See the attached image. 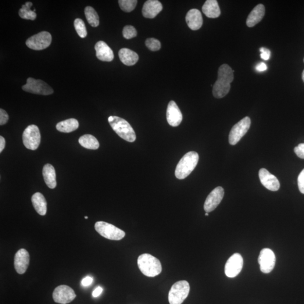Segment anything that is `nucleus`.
Here are the masks:
<instances>
[{"label":"nucleus","instance_id":"obj_24","mask_svg":"<svg viewBox=\"0 0 304 304\" xmlns=\"http://www.w3.org/2000/svg\"><path fill=\"white\" fill-rule=\"evenodd\" d=\"M119 58L125 65L132 66L138 62L139 56L135 52L127 48L121 49L119 53Z\"/></svg>","mask_w":304,"mask_h":304},{"label":"nucleus","instance_id":"obj_3","mask_svg":"<svg viewBox=\"0 0 304 304\" xmlns=\"http://www.w3.org/2000/svg\"><path fill=\"white\" fill-rule=\"evenodd\" d=\"M199 160L198 154L192 151L182 157L175 170V177L179 179H184L195 170Z\"/></svg>","mask_w":304,"mask_h":304},{"label":"nucleus","instance_id":"obj_45","mask_svg":"<svg viewBox=\"0 0 304 304\" xmlns=\"http://www.w3.org/2000/svg\"></svg>","mask_w":304,"mask_h":304},{"label":"nucleus","instance_id":"obj_10","mask_svg":"<svg viewBox=\"0 0 304 304\" xmlns=\"http://www.w3.org/2000/svg\"><path fill=\"white\" fill-rule=\"evenodd\" d=\"M52 41L51 34L48 32L42 31L28 38L26 41V45L35 51H41L48 48Z\"/></svg>","mask_w":304,"mask_h":304},{"label":"nucleus","instance_id":"obj_2","mask_svg":"<svg viewBox=\"0 0 304 304\" xmlns=\"http://www.w3.org/2000/svg\"><path fill=\"white\" fill-rule=\"evenodd\" d=\"M138 265L141 272L149 277H156L162 271L160 261L148 253L142 254L139 256Z\"/></svg>","mask_w":304,"mask_h":304},{"label":"nucleus","instance_id":"obj_6","mask_svg":"<svg viewBox=\"0 0 304 304\" xmlns=\"http://www.w3.org/2000/svg\"><path fill=\"white\" fill-rule=\"evenodd\" d=\"M96 232L107 239L110 240L120 241L125 236V232L114 225L105 221H98L95 224Z\"/></svg>","mask_w":304,"mask_h":304},{"label":"nucleus","instance_id":"obj_16","mask_svg":"<svg viewBox=\"0 0 304 304\" xmlns=\"http://www.w3.org/2000/svg\"><path fill=\"white\" fill-rule=\"evenodd\" d=\"M259 175L261 182L268 190L275 192L280 189V181L276 177L270 174L267 169H260Z\"/></svg>","mask_w":304,"mask_h":304},{"label":"nucleus","instance_id":"obj_20","mask_svg":"<svg viewBox=\"0 0 304 304\" xmlns=\"http://www.w3.org/2000/svg\"><path fill=\"white\" fill-rule=\"evenodd\" d=\"M96 56L103 62H111L114 59L112 50L105 42L99 41L95 45Z\"/></svg>","mask_w":304,"mask_h":304},{"label":"nucleus","instance_id":"obj_4","mask_svg":"<svg viewBox=\"0 0 304 304\" xmlns=\"http://www.w3.org/2000/svg\"><path fill=\"white\" fill-rule=\"evenodd\" d=\"M108 122L113 130L120 138L130 143L135 141L137 138L135 132L127 121L119 117L110 116Z\"/></svg>","mask_w":304,"mask_h":304},{"label":"nucleus","instance_id":"obj_35","mask_svg":"<svg viewBox=\"0 0 304 304\" xmlns=\"http://www.w3.org/2000/svg\"><path fill=\"white\" fill-rule=\"evenodd\" d=\"M294 151L299 158L304 159V143H302L298 146H296Z\"/></svg>","mask_w":304,"mask_h":304},{"label":"nucleus","instance_id":"obj_40","mask_svg":"<svg viewBox=\"0 0 304 304\" xmlns=\"http://www.w3.org/2000/svg\"><path fill=\"white\" fill-rule=\"evenodd\" d=\"M103 292V288L101 287H98L94 289V291L92 292V296L94 298H97L100 295L102 294Z\"/></svg>","mask_w":304,"mask_h":304},{"label":"nucleus","instance_id":"obj_30","mask_svg":"<svg viewBox=\"0 0 304 304\" xmlns=\"http://www.w3.org/2000/svg\"><path fill=\"white\" fill-rule=\"evenodd\" d=\"M137 0H120L119 1L120 8L126 13H130L134 10L137 6Z\"/></svg>","mask_w":304,"mask_h":304},{"label":"nucleus","instance_id":"obj_1","mask_svg":"<svg viewBox=\"0 0 304 304\" xmlns=\"http://www.w3.org/2000/svg\"><path fill=\"white\" fill-rule=\"evenodd\" d=\"M234 71L228 64L221 65L218 70L217 80L214 84L213 93L215 98L225 97L231 90V83L234 80Z\"/></svg>","mask_w":304,"mask_h":304},{"label":"nucleus","instance_id":"obj_15","mask_svg":"<svg viewBox=\"0 0 304 304\" xmlns=\"http://www.w3.org/2000/svg\"><path fill=\"white\" fill-rule=\"evenodd\" d=\"M29 253L26 250L21 249L18 251L14 257V267L17 272L23 274L27 271L30 264Z\"/></svg>","mask_w":304,"mask_h":304},{"label":"nucleus","instance_id":"obj_32","mask_svg":"<svg viewBox=\"0 0 304 304\" xmlns=\"http://www.w3.org/2000/svg\"><path fill=\"white\" fill-rule=\"evenodd\" d=\"M145 45L150 51L152 52L158 51L161 49V45L160 41L154 38L146 39Z\"/></svg>","mask_w":304,"mask_h":304},{"label":"nucleus","instance_id":"obj_41","mask_svg":"<svg viewBox=\"0 0 304 304\" xmlns=\"http://www.w3.org/2000/svg\"><path fill=\"white\" fill-rule=\"evenodd\" d=\"M6 142L4 138H3L2 136L0 137V152H2L3 149L5 148Z\"/></svg>","mask_w":304,"mask_h":304},{"label":"nucleus","instance_id":"obj_18","mask_svg":"<svg viewBox=\"0 0 304 304\" xmlns=\"http://www.w3.org/2000/svg\"><path fill=\"white\" fill-rule=\"evenodd\" d=\"M162 9V3L158 0H148L143 7V16L146 18L153 19L161 12Z\"/></svg>","mask_w":304,"mask_h":304},{"label":"nucleus","instance_id":"obj_38","mask_svg":"<svg viewBox=\"0 0 304 304\" xmlns=\"http://www.w3.org/2000/svg\"><path fill=\"white\" fill-rule=\"evenodd\" d=\"M92 281H93V279L91 277H87L83 279V280H82L81 282V284L82 286H85V287H87V286L90 285L92 284Z\"/></svg>","mask_w":304,"mask_h":304},{"label":"nucleus","instance_id":"obj_5","mask_svg":"<svg viewBox=\"0 0 304 304\" xmlns=\"http://www.w3.org/2000/svg\"><path fill=\"white\" fill-rule=\"evenodd\" d=\"M190 286L187 281H180L174 284L169 293L170 304H181L187 299Z\"/></svg>","mask_w":304,"mask_h":304},{"label":"nucleus","instance_id":"obj_42","mask_svg":"<svg viewBox=\"0 0 304 304\" xmlns=\"http://www.w3.org/2000/svg\"><path fill=\"white\" fill-rule=\"evenodd\" d=\"M302 78H303V80L304 82V70L303 72V74H302Z\"/></svg>","mask_w":304,"mask_h":304},{"label":"nucleus","instance_id":"obj_7","mask_svg":"<svg viewBox=\"0 0 304 304\" xmlns=\"http://www.w3.org/2000/svg\"><path fill=\"white\" fill-rule=\"evenodd\" d=\"M22 138L25 147L35 151L38 148L40 144V130L36 125H30L24 131Z\"/></svg>","mask_w":304,"mask_h":304},{"label":"nucleus","instance_id":"obj_37","mask_svg":"<svg viewBox=\"0 0 304 304\" xmlns=\"http://www.w3.org/2000/svg\"><path fill=\"white\" fill-rule=\"evenodd\" d=\"M261 52V58L264 60H268L270 59V51L269 49L265 48H261L260 49Z\"/></svg>","mask_w":304,"mask_h":304},{"label":"nucleus","instance_id":"obj_31","mask_svg":"<svg viewBox=\"0 0 304 304\" xmlns=\"http://www.w3.org/2000/svg\"><path fill=\"white\" fill-rule=\"evenodd\" d=\"M74 26L78 35L81 38H84L87 37L88 32L83 20L79 18L75 19Z\"/></svg>","mask_w":304,"mask_h":304},{"label":"nucleus","instance_id":"obj_33","mask_svg":"<svg viewBox=\"0 0 304 304\" xmlns=\"http://www.w3.org/2000/svg\"><path fill=\"white\" fill-rule=\"evenodd\" d=\"M123 34L124 38L128 40L137 36V31L133 26H126L124 28Z\"/></svg>","mask_w":304,"mask_h":304},{"label":"nucleus","instance_id":"obj_34","mask_svg":"<svg viewBox=\"0 0 304 304\" xmlns=\"http://www.w3.org/2000/svg\"><path fill=\"white\" fill-rule=\"evenodd\" d=\"M9 120L8 114L4 109H0V125H3L8 123Z\"/></svg>","mask_w":304,"mask_h":304},{"label":"nucleus","instance_id":"obj_36","mask_svg":"<svg viewBox=\"0 0 304 304\" xmlns=\"http://www.w3.org/2000/svg\"><path fill=\"white\" fill-rule=\"evenodd\" d=\"M298 181L299 190L304 194V169L299 174Z\"/></svg>","mask_w":304,"mask_h":304},{"label":"nucleus","instance_id":"obj_11","mask_svg":"<svg viewBox=\"0 0 304 304\" xmlns=\"http://www.w3.org/2000/svg\"><path fill=\"white\" fill-rule=\"evenodd\" d=\"M275 256L272 250L264 249L260 252L258 263L260 270L263 273H269L274 269L275 265Z\"/></svg>","mask_w":304,"mask_h":304},{"label":"nucleus","instance_id":"obj_13","mask_svg":"<svg viewBox=\"0 0 304 304\" xmlns=\"http://www.w3.org/2000/svg\"><path fill=\"white\" fill-rule=\"evenodd\" d=\"M76 297V295L73 289L66 285H61L57 287L53 294L54 302L61 304L70 303Z\"/></svg>","mask_w":304,"mask_h":304},{"label":"nucleus","instance_id":"obj_27","mask_svg":"<svg viewBox=\"0 0 304 304\" xmlns=\"http://www.w3.org/2000/svg\"><path fill=\"white\" fill-rule=\"evenodd\" d=\"M80 144L84 148L96 150L99 147V143L94 136L90 134H86L82 136L78 140Z\"/></svg>","mask_w":304,"mask_h":304},{"label":"nucleus","instance_id":"obj_44","mask_svg":"<svg viewBox=\"0 0 304 304\" xmlns=\"http://www.w3.org/2000/svg\"><path fill=\"white\" fill-rule=\"evenodd\" d=\"M85 219H88V216H85Z\"/></svg>","mask_w":304,"mask_h":304},{"label":"nucleus","instance_id":"obj_23","mask_svg":"<svg viewBox=\"0 0 304 304\" xmlns=\"http://www.w3.org/2000/svg\"><path fill=\"white\" fill-rule=\"evenodd\" d=\"M31 201L36 212L41 216L45 215L47 212V202L41 193L37 192L32 196Z\"/></svg>","mask_w":304,"mask_h":304},{"label":"nucleus","instance_id":"obj_28","mask_svg":"<svg viewBox=\"0 0 304 304\" xmlns=\"http://www.w3.org/2000/svg\"><path fill=\"white\" fill-rule=\"evenodd\" d=\"M33 3L31 2H27L21 6V8L19 11V15L21 18L34 20L36 18L37 14L31 10Z\"/></svg>","mask_w":304,"mask_h":304},{"label":"nucleus","instance_id":"obj_22","mask_svg":"<svg viewBox=\"0 0 304 304\" xmlns=\"http://www.w3.org/2000/svg\"><path fill=\"white\" fill-rule=\"evenodd\" d=\"M202 9L205 15L210 18H216L220 16L221 11L216 0H207Z\"/></svg>","mask_w":304,"mask_h":304},{"label":"nucleus","instance_id":"obj_29","mask_svg":"<svg viewBox=\"0 0 304 304\" xmlns=\"http://www.w3.org/2000/svg\"><path fill=\"white\" fill-rule=\"evenodd\" d=\"M85 17L89 24L93 27H98L99 25V17L97 12L91 6L86 7L85 9Z\"/></svg>","mask_w":304,"mask_h":304},{"label":"nucleus","instance_id":"obj_25","mask_svg":"<svg viewBox=\"0 0 304 304\" xmlns=\"http://www.w3.org/2000/svg\"><path fill=\"white\" fill-rule=\"evenodd\" d=\"M42 175L48 187L54 189L56 187V173L54 167L51 164H46L43 168Z\"/></svg>","mask_w":304,"mask_h":304},{"label":"nucleus","instance_id":"obj_14","mask_svg":"<svg viewBox=\"0 0 304 304\" xmlns=\"http://www.w3.org/2000/svg\"><path fill=\"white\" fill-rule=\"evenodd\" d=\"M224 196V189L221 187L215 188L211 192L204 204V210L207 213L213 212L222 201Z\"/></svg>","mask_w":304,"mask_h":304},{"label":"nucleus","instance_id":"obj_39","mask_svg":"<svg viewBox=\"0 0 304 304\" xmlns=\"http://www.w3.org/2000/svg\"><path fill=\"white\" fill-rule=\"evenodd\" d=\"M256 70L258 72H263L266 71L267 70L266 64H265L263 62L259 63L256 67Z\"/></svg>","mask_w":304,"mask_h":304},{"label":"nucleus","instance_id":"obj_9","mask_svg":"<svg viewBox=\"0 0 304 304\" xmlns=\"http://www.w3.org/2000/svg\"><path fill=\"white\" fill-rule=\"evenodd\" d=\"M250 126H251V119L249 117L243 118L234 125L229 135L230 144L232 145L237 144L243 136L248 132Z\"/></svg>","mask_w":304,"mask_h":304},{"label":"nucleus","instance_id":"obj_21","mask_svg":"<svg viewBox=\"0 0 304 304\" xmlns=\"http://www.w3.org/2000/svg\"><path fill=\"white\" fill-rule=\"evenodd\" d=\"M265 13V6L263 4L257 5L249 14L246 20L247 26L249 27L255 26L263 19Z\"/></svg>","mask_w":304,"mask_h":304},{"label":"nucleus","instance_id":"obj_26","mask_svg":"<svg viewBox=\"0 0 304 304\" xmlns=\"http://www.w3.org/2000/svg\"><path fill=\"white\" fill-rule=\"evenodd\" d=\"M79 127V123L74 119H70L60 122L56 125V129L64 133H70L76 130Z\"/></svg>","mask_w":304,"mask_h":304},{"label":"nucleus","instance_id":"obj_12","mask_svg":"<svg viewBox=\"0 0 304 304\" xmlns=\"http://www.w3.org/2000/svg\"><path fill=\"white\" fill-rule=\"evenodd\" d=\"M243 266L241 254L235 253L231 256L225 264V273L229 278H234L240 273Z\"/></svg>","mask_w":304,"mask_h":304},{"label":"nucleus","instance_id":"obj_8","mask_svg":"<svg viewBox=\"0 0 304 304\" xmlns=\"http://www.w3.org/2000/svg\"><path fill=\"white\" fill-rule=\"evenodd\" d=\"M22 89L24 91L38 95H49L54 92L52 88L45 82L31 77L28 78L27 83L23 86Z\"/></svg>","mask_w":304,"mask_h":304},{"label":"nucleus","instance_id":"obj_43","mask_svg":"<svg viewBox=\"0 0 304 304\" xmlns=\"http://www.w3.org/2000/svg\"><path fill=\"white\" fill-rule=\"evenodd\" d=\"M205 215H206V216H209V213H206L205 214Z\"/></svg>","mask_w":304,"mask_h":304},{"label":"nucleus","instance_id":"obj_17","mask_svg":"<svg viewBox=\"0 0 304 304\" xmlns=\"http://www.w3.org/2000/svg\"><path fill=\"white\" fill-rule=\"evenodd\" d=\"M166 118L168 123L171 126L177 127L182 120V115L179 108L177 103L171 101L168 105Z\"/></svg>","mask_w":304,"mask_h":304},{"label":"nucleus","instance_id":"obj_19","mask_svg":"<svg viewBox=\"0 0 304 304\" xmlns=\"http://www.w3.org/2000/svg\"><path fill=\"white\" fill-rule=\"evenodd\" d=\"M185 20L188 26L192 30H198L202 26L203 18L201 12L198 9L189 10L186 16Z\"/></svg>","mask_w":304,"mask_h":304}]
</instances>
